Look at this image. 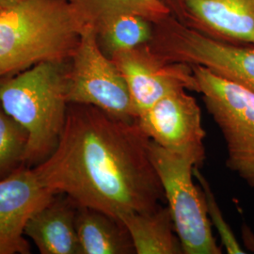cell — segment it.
<instances>
[{
    "label": "cell",
    "instance_id": "obj_1",
    "mask_svg": "<svg viewBox=\"0 0 254 254\" xmlns=\"http://www.w3.org/2000/svg\"><path fill=\"white\" fill-rule=\"evenodd\" d=\"M150 142L137 120L69 104L54 152L32 169L55 194H65L78 206L120 220L130 213L153 211L165 200Z\"/></svg>",
    "mask_w": 254,
    "mask_h": 254
},
{
    "label": "cell",
    "instance_id": "obj_2",
    "mask_svg": "<svg viewBox=\"0 0 254 254\" xmlns=\"http://www.w3.org/2000/svg\"><path fill=\"white\" fill-rule=\"evenodd\" d=\"M90 22L73 0H18L0 10V76L69 62Z\"/></svg>",
    "mask_w": 254,
    "mask_h": 254
},
{
    "label": "cell",
    "instance_id": "obj_3",
    "mask_svg": "<svg viewBox=\"0 0 254 254\" xmlns=\"http://www.w3.org/2000/svg\"><path fill=\"white\" fill-rule=\"evenodd\" d=\"M69 62H43L0 76V106L28 134V168L44 162L60 141L69 106Z\"/></svg>",
    "mask_w": 254,
    "mask_h": 254
},
{
    "label": "cell",
    "instance_id": "obj_4",
    "mask_svg": "<svg viewBox=\"0 0 254 254\" xmlns=\"http://www.w3.org/2000/svg\"><path fill=\"white\" fill-rule=\"evenodd\" d=\"M205 108L226 146V166L254 189V92L194 65Z\"/></svg>",
    "mask_w": 254,
    "mask_h": 254
},
{
    "label": "cell",
    "instance_id": "obj_5",
    "mask_svg": "<svg viewBox=\"0 0 254 254\" xmlns=\"http://www.w3.org/2000/svg\"><path fill=\"white\" fill-rule=\"evenodd\" d=\"M150 155L184 254H222L212 233L202 190L193 181V164L153 140L150 142Z\"/></svg>",
    "mask_w": 254,
    "mask_h": 254
},
{
    "label": "cell",
    "instance_id": "obj_6",
    "mask_svg": "<svg viewBox=\"0 0 254 254\" xmlns=\"http://www.w3.org/2000/svg\"><path fill=\"white\" fill-rule=\"evenodd\" d=\"M67 79L69 104L92 106L115 118L136 121L127 82L114 62L102 51L91 21L69 62Z\"/></svg>",
    "mask_w": 254,
    "mask_h": 254
},
{
    "label": "cell",
    "instance_id": "obj_7",
    "mask_svg": "<svg viewBox=\"0 0 254 254\" xmlns=\"http://www.w3.org/2000/svg\"><path fill=\"white\" fill-rule=\"evenodd\" d=\"M161 50L171 62L201 66L254 92V46L218 40L176 21L165 31Z\"/></svg>",
    "mask_w": 254,
    "mask_h": 254
},
{
    "label": "cell",
    "instance_id": "obj_8",
    "mask_svg": "<svg viewBox=\"0 0 254 254\" xmlns=\"http://www.w3.org/2000/svg\"><path fill=\"white\" fill-rule=\"evenodd\" d=\"M151 140L200 169L206 159L201 110L187 90L173 91L137 117Z\"/></svg>",
    "mask_w": 254,
    "mask_h": 254
},
{
    "label": "cell",
    "instance_id": "obj_9",
    "mask_svg": "<svg viewBox=\"0 0 254 254\" xmlns=\"http://www.w3.org/2000/svg\"><path fill=\"white\" fill-rule=\"evenodd\" d=\"M110 59L127 82L136 119L173 91H197L191 65L165 60L149 44L120 51Z\"/></svg>",
    "mask_w": 254,
    "mask_h": 254
},
{
    "label": "cell",
    "instance_id": "obj_10",
    "mask_svg": "<svg viewBox=\"0 0 254 254\" xmlns=\"http://www.w3.org/2000/svg\"><path fill=\"white\" fill-rule=\"evenodd\" d=\"M32 168L22 166L0 180V254H29L27 221L54 199Z\"/></svg>",
    "mask_w": 254,
    "mask_h": 254
},
{
    "label": "cell",
    "instance_id": "obj_11",
    "mask_svg": "<svg viewBox=\"0 0 254 254\" xmlns=\"http://www.w3.org/2000/svg\"><path fill=\"white\" fill-rule=\"evenodd\" d=\"M190 27L232 44L254 46V0H184Z\"/></svg>",
    "mask_w": 254,
    "mask_h": 254
},
{
    "label": "cell",
    "instance_id": "obj_12",
    "mask_svg": "<svg viewBox=\"0 0 254 254\" xmlns=\"http://www.w3.org/2000/svg\"><path fill=\"white\" fill-rule=\"evenodd\" d=\"M78 205L65 194L54 199L29 218L25 236L42 254H81L76 232Z\"/></svg>",
    "mask_w": 254,
    "mask_h": 254
},
{
    "label": "cell",
    "instance_id": "obj_13",
    "mask_svg": "<svg viewBox=\"0 0 254 254\" xmlns=\"http://www.w3.org/2000/svg\"><path fill=\"white\" fill-rule=\"evenodd\" d=\"M75 223L81 254H136L125 224L108 214L78 206Z\"/></svg>",
    "mask_w": 254,
    "mask_h": 254
},
{
    "label": "cell",
    "instance_id": "obj_14",
    "mask_svg": "<svg viewBox=\"0 0 254 254\" xmlns=\"http://www.w3.org/2000/svg\"><path fill=\"white\" fill-rule=\"evenodd\" d=\"M120 220L128 230L136 254H184L168 206L130 213Z\"/></svg>",
    "mask_w": 254,
    "mask_h": 254
},
{
    "label": "cell",
    "instance_id": "obj_15",
    "mask_svg": "<svg viewBox=\"0 0 254 254\" xmlns=\"http://www.w3.org/2000/svg\"><path fill=\"white\" fill-rule=\"evenodd\" d=\"M91 23L96 29L99 46L109 58L120 51L149 44L154 36V24L135 13H108Z\"/></svg>",
    "mask_w": 254,
    "mask_h": 254
},
{
    "label": "cell",
    "instance_id": "obj_16",
    "mask_svg": "<svg viewBox=\"0 0 254 254\" xmlns=\"http://www.w3.org/2000/svg\"><path fill=\"white\" fill-rule=\"evenodd\" d=\"M90 21L115 12L135 13L156 25L173 15L164 0H73Z\"/></svg>",
    "mask_w": 254,
    "mask_h": 254
},
{
    "label": "cell",
    "instance_id": "obj_17",
    "mask_svg": "<svg viewBox=\"0 0 254 254\" xmlns=\"http://www.w3.org/2000/svg\"><path fill=\"white\" fill-rule=\"evenodd\" d=\"M28 134L0 106V180L24 166Z\"/></svg>",
    "mask_w": 254,
    "mask_h": 254
},
{
    "label": "cell",
    "instance_id": "obj_18",
    "mask_svg": "<svg viewBox=\"0 0 254 254\" xmlns=\"http://www.w3.org/2000/svg\"><path fill=\"white\" fill-rule=\"evenodd\" d=\"M193 173H194L195 177L197 178L198 182L200 183V188L202 190L205 201H206L207 213H208L211 225L216 228L218 236H219L221 245L223 246V248L225 249L227 254H246L242 246L237 240L235 234L233 233L230 225L228 224L226 219L223 217L221 209L218 205L214 192L211 190V186H210L209 182L207 181V179L204 177V175L202 173H200V169L194 168Z\"/></svg>",
    "mask_w": 254,
    "mask_h": 254
},
{
    "label": "cell",
    "instance_id": "obj_19",
    "mask_svg": "<svg viewBox=\"0 0 254 254\" xmlns=\"http://www.w3.org/2000/svg\"><path fill=\"white\" fill-rule=\"evenodd\" d=\"M243 244L246 249L254 254V233L247 224H243L241 228Z\"/></svg>",
    "mask_w": 254,
    "mask_h": 254
},
{
    "label": "cell",
    "instance_id": "obj_20",
    "mask_svg": "<svg viewBox=\"0 0 254 254\" xmlns=\"http://www.w3.org/2000/svg\"><path fill=\"white\" fill-rule=\"evenodd\" d=\"M166 4L172 9V11L175 12L176 16L180 20H184V0H164Z\"/></svg>",
    "mask_w": 254,
    "mask_h": 254
},
{
    "label": "cell",
    "instance_id": "obj_21",
    "mask_svg": "<svg viewBox=\"0 0 254 254\" xmlns=\"http://www.w3.org/2000/svg\"><path fill=\"white\" fill-rule=\"evenodd\" d=\"M1 2H3V3H5L6 5H11V4H13L14 2H16V1H18V0H0Z\"/></svg>",
    "mask_w": 254,
    "mask_h": 254
},
{
    "label": "cell",
    "instance_id": "obj_22",
    "mask_svg": "<svg viewBox=\"0 0 254 254\" xmlns=\"http://www.w3.org/2000/svg\"><path fill=\"white\" fill-rule=\"evenodd\" d=\"M6 7H8V5H6L5 3H3V2H1V1H0V10L2 9H4V8H6Z\"/></svg>",
    "mask_w": 254,
    "mask_h": 254
}]
</instances>
